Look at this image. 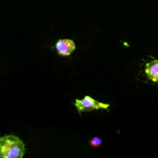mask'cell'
Returning a JSON list of instances; mask_svg holds the SVG:
<instances>
[{
	"label": "cell",
	"instance_id": "1",
	"mask_svg": "<svg viewBox=\"0 0 158 158\" xmlns=\"http://www.w3.org/2000/svg\"><path fill=\"white\" fill-rule=\"evenodd\" d=\"M25 154V144L13 135L0 138V158H22Z\"/></svg>",
	"mask_w": 158,
	"mask_h": 158
},
{
	"label": "cell",
	"instance_id": "2",
	"mask_svg": "<svg viewBox=\"0 0 158 158\" xmlns=\"http://www.w3.org/2000/svg\"><path fill=\"white\" fill-rule=\"evenodd\" d=\"M74 105L80 114L83 112H89L94 110H107L110 106L108 103L97 101L89 96H85L83 100H76Z\"/></svg>",
	"mask_w": 158,
	"mask_h": 158
},
{
	"label": "cell",
	"instance_id": "3",
	"mask_svg": "<svg viewBox=\"0 0 158 158\" xmlns=\"http://www.w3.org/2000/svg\"><path fill=\"white\" fill-rule=\"evenodd\" d=\"M56 49L60 56H67L76 49V43L72 40H59L56 43Z\"/></svg>",
	"mask_w": 158,
	"mask_h": 158
},
{
	"label": "cell",
	"instance_id": "4",
	"mask_svg": "<svg viewBox=\"0 0 158 158\" xmlns=\"http://www.w3.org/2000/svg\"><path fill=\"white\" fill-rule=\"evenodd\" d=\"M145 72L150 80L158 83V60H154L148 63Z\"/></svg>",
	"mask_w": 158,
	"mask_h": 158
},
{
	"label": "cell",
	"instance_id": "5",
	"mask_svg": "<svg viewBox=\"0 0 158 158\" xmlns=\"http://www.w3.org/2000/svg\"><path fill=\"white\" fill-rule=\"evenodd\" d=\"M101 143L102 140L99 137H94V138L89 140V144L93 148H99L101 145Z\"/></svg>",
	"mask_w": 158,
	"mask_h": 158
}]
</instances>
